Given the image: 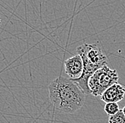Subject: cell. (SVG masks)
<instances>
[{
  "label": "cell",
  "mask_w": 125,
  "mask_h": 123,
  "mask_svg": "<svg viewBox=\"0 0 125 123\" xmlns=\"http://www.w3.org/2000/svg\"><path fill=\"white\" fill-rule=\"evenodd\" d=\"M48 88L50 101L59 112L75 113L85 103L86 95L71 79L59 76L48 85Z\"/></svg>",
  "instance_id": "6da1fadb"
},
{
  "label": "cell",
  "mask_w": 125,
  "mask_h": 123,
  "mask_svg": "<svg viewBox=\"0 0 125 123\" xmlns=\"http://www.w3.org/2000/svg\"><path fill=\"white\" fill-rule=\"evenodd\" d=\"M77 53L81 57L83 63V71L78 79H71L85 95L91 94L88 81L94 73L107 65V58L96 44H84L77 48Z\"/></svg>",
  "instance_id": "7a4b0ae2"
},
{
  "label": "cell",
  "mask_w": 125,
  "mask_h": 123,
  "mask_svg": "<svg viewBox=\"0 0 125 123\" xmlns=\"http://www.w3.org/2000/svg\"><path fill=\"white\" fill-rule=\"evenodd\" d=\"M119 80V76L116 70L111 69L108 66H104L97 70L90 78L88 86L91 95L95 97L101 96L108 88Z\"/></svg>",
  "instance_id": "3957f363"
},
{
  "label": "cell",
  "mask_w": 125,
  "mask_h": 123,
  "mask_svg": "<svg viewBox=\"0 0 125 123\" xmlns=\"http://www.w3.org/2000/svg\"><path fill=\"white\" fill-rule=\"evenodd\" d=\"M64 68L65 73L70 79L79 78L83 71V63L81 57L76 54L65 60L64 62Z\"/></svg>",
  "instance_id": "277c9868"
},
{
  "label": "cell",
  "mask_w": 125,
  "mask_h": 123,
  "mask_svg": "<svg viewBox=\"0 0 125 123\" xmlns=\"http://www.w3.org/2000/svg\"><path fill=\"white\" fill-rule=\"evenodd\" d=\"M125 88L118 83H115L108 88L101 95V100L106 103L118 102L124 99Z\"/></svg>",
  "instance_id": "5b68a950"
},
{
  "label": "cell",
  "mask_w": 125,
  "mask_h": 123,
  "mask_svg": "<svg viewBox=\"0 0 125 123\" xmlns=\"http://www.w3.org/2000/svg\"><path fill=\"white\" fill-rule=\"evenodd\" d=\"M104 112L109 116L114 115L120 110L117 102H108L104 105Z\"/></svg>",
  "instance_id": "8992f818"
},
{
  "label": "cell",
  "mask_w": 125,
  "mask_h": 123,
  "mask_svg": "<svg viewBox=\"0 0 125 123\" xmlns=\"http://www.w3.org/2000/svg\"><path fill=\"white\" fill-rule=\"evenodd\" d=\"M109 123H125V115L122 110H119V112L114 115L109 116Z\"/></svg>",
  "instance_id": "52a82bcc"
},
{
  "label": "cell",
  "mask_w": 125,
  "mask_h": 123,
  "mask_svg": "<svg viewBox=\"0 0 125 123\" xmlns=\"http://www.w3.org/2000/svg\"><path fill=\"white\" fill-rule=\"evenodd\" d=\"M122 112H123V113H124V115H125V106L124 107V108L122 109Z\"/></svg>",
  "instance_id": "ba28073f"
},
{
  "label": "cell",
  "mask_w": 125,
  "mask_h": 123,
  "mask_svg": "<svg viewBox=\"0 0 125 123\" xmlns=\"http://www.w3.org/2000/svg\"><path fill=\"white\" fill-rule=\"evenodd\" d=\"M1 16L0 15V26H1Z\"/></svg>",
  "instance_id": "9c48e42d"
}]
</instances>
